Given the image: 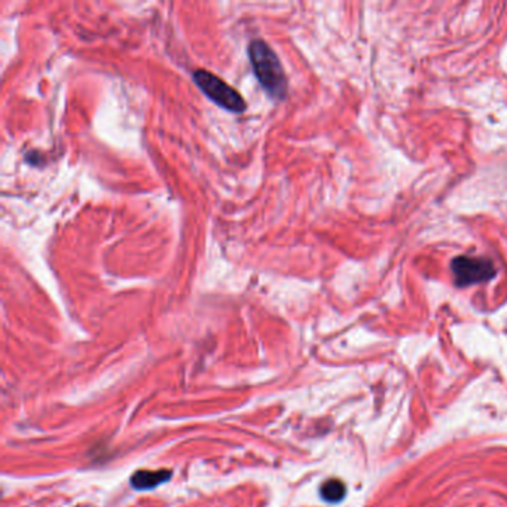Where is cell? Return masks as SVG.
Returning <instances> with one entry per match:
<instances>
[{
    "instance_id": "cell-1",
    "label": "cell",
    "mask_w": 507,
    "mask_h": 507,
    "mask_svg": "<svg viewBox=\"0 0 507 507\" xmlns=\"http://www.w3.org/2000/svg\"><path fill=\"white\" fill-rule=\"evenodd\" d=\"M247 52L253 74L262 88L273 99L283 100L287 94V78L277 54L262 39L251 41Z\"/></svg>"
},
{
    "instance_id": "cell-3",
    "label": "cell",
    "mask_w": 507,
    "mask_h": 507,
    "mask_svg": "<svg viewBox=\"0 0 507 507\" xmlns=\"http://www.w3.org/2000/svg\"><path fill=\"white\" fill-rule=\"evenodd\" d=\"M451 271L458 287L490 281L497 273L493 261L475 256L456 258L451 263Z\"/></svg>"
},
{
    "instance_id": "cell-5",
    "label": "cell",
    "mask_w": 507,
    "mask_h": 507,
    "mask_svg": "<svg viewBox=\"0 0 507 507\" xmlns=\"http://www.w3.org/2000/svg\"><path fill=\"white\" fill-rule=\"evenodd\" d=\"M320 494L326 501L339 503L343 498V496H346V485L338 479L326 481L320 488Z\"/></svg>"
},
{
    "instance_id": "cell-4",
    "label": "cell",
    "mask_w": 507,
    "mask_h": 507,
    "mask_svg": "<svg viewBox=\"0 0 507 507\" xmlns=\"http://www.w3.org/2000/svg\"><path fill=\"white\" fill-rule=\"evenodd\" d=\"M173 476L171 470H137V472L131 476L130 482L131 486L137 491H148L154 490V488L166 483L170 478Z\"/></svg>"
},
{
    "instance_id": "cell-2",
    "label": "cell",
    "mask_w": 507,
    "mask_h": 507,
    "mask_svg": "<svg viewBox=\"0 0 507 507\" xmlns=\"http://www.w3.org/2000/svg\"><path fill=\"white\" fill-rule=\"evenodd\" d=\"M192 78L196 86L216 104L234 114H241L246 111L247 104L243 96L219 76L210 74L209 70L198 69L194 71Z\"/></svg>"
}]
</instances>
